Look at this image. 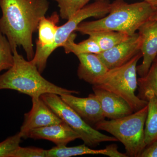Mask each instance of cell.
I'll return each instance as SVG.
<instances>
[{"mask_svg": "<svg viewBox=\"0 0 157 157\" xmlns=\"http://www.w3.org/2000/svg\"><path fill=\"white\" fill-rule=\"evenodd\" d=\"M88 35L97 42L102 52L113 48L129 37L125 33L116 31L95 32Z\"/></svg>", "mask_w": 157, "mask_h": 157, "instance_id": "d6986e66", "label": "cell"}, {"mask_svg": "<svg viewBox=\"0 0 157 157\" xmlns=\"http://www.w3.org/2000/svg\"><path fill=\"white\" fill-rule=\"evenodd\" d=\"M12 52L14 63L7 72L0 75V90H14L32 98L47 93L59 96L79 94V92L60 87L44 78L36 65L18 53L17 47L12 48Z\"/></svg>", "mask_w": 157, "mask_h": 157, "instance_id": "3957f363", "label": "cell"}, {"mask_svg": "<svg viewBox=\"0 0 157 157\" xmlns=\"http://www.w3.org/2000/svg\"><path fill=\"white\" fill-rule=\"evenodd\" d=\"M156 14L155 7L145 1L128 4L124 0H115L111 3L108 15L94 21L82 22L76 31L88 35L95 32L116 31L132 36Z\"/></svg>", "mask_w": 157, "mask_h": 157, "instance_id": "7a4b0ae2", "label": "cell"}, {"mask_svg": "<svg viewBox=\"0 0 157 157\" xmlns=\"http://www.w3.org/2000/svg\"><path fill=\"white\" fill-rule=\"evenodd\" d=\"M111 3L108 0H97L94 2L86 5L76 12L67 21L59 26L53 44L44 48H36L33 58L30 61L36 66L40 73L43 72L47 60L54 51L62 47L70 35L76 31L78 25L84 20L90 17L101 18L108 14Z\"/></svg>", "mask_w": 157, "mask_h": 157, "instance_id": "8992f818", "label": "cell"}, {"mask_svg": "<svg viewBox=\"0 0 157 157\" xmlns=\"http://www.w3.org/2000/svg\"><path fill=\"white\" fill-rule=\"evenodd\" d=\"M153 17H154V18H155V19H157V14H155L154 16Z\"/></svg>", "mask_w": 157, "mask_h": 157, "instance_id": "4316f807", "label": "cell"}, {"mask_svg": "<svg viewBox=\"0 0 157 157\" xmlns=\"http://www.w3.org/2000/svg\"><path fill=\"white\" fill-rule=\"evenodd\" d=\"M138 31L141 39L140 50L143 61L137 67V73L143 77L157 57V19L153 17L140 26Z\"/></svg>", "mask_w": 157, "mask_h": 157, "instance_id": "30bf717a", "label": "cell"}, {"mask_svg": "<svg viewBox=\"0 0 157 157\" xmlns=\"http://www.w3.org/2000/svg\"><path fill=\"white\" fill-rule=\"evenodd\" d=\"M28 138L48 140L57 146H67L71 141L80 138V136L67 124L63 121L60 123L33 129L25 137Z\"/></svg>", "mask_w": 157, "mask_h": 157, "instance_id": "7c38bea8", "label": "cell"}, {"mask_svg": "<svg viewBox=\"0 0 157 157\" xmlns=\"http://www.w3.org/2000/svg\"><path fill=\"white\" fill-rule=\"evenodd\" d=\"M12 157H47V150L35 147H19Z\"/></svg>", "mask_w": 157, "mask_h": 157, "instance_id": "cb8c5ba5", "label": "cell"}, {"mask_svg": "<svg viewBox=\"0 0 157 157\" xmlns=\"http://www.w3.org/2000/svg\"><path fill=\"white\" fill-rule=\"evenodd\" d=\"M63 101L68 104L82 119L89 124H94L105 119L101 104L94 94L87 98L75 97L72 94L60 96Z\"/></svg>", "mask_w": 157, "mask_h": 157, "instance_id": "8fae6325", "label": "cell"}, {"mask_svg": "<svg viewBox=\"0 0 157 157\" xmlns=\"http://www.w3.org/2000/svg\"><path fill=\"white\" fill-rule=\"evenodd\" d=\"M148 111L147 105L124 117L104 120L95 125L97 130L106 131L123 144L128 157H140L146 147L144 126Z\"/></svg>", "mask_w": 157, "mask_h": 157, "instance_id": "277c9868", "label": "cell"}, {"mask_svg": "<svg viewBox=\"0 0 157 157\" xmlns=\"http://www.w3.org/2000/svg\"><path fill=\"white\" fill-rule=\"evenodd\" d=\"M140 157H157V142L147 146Z\"/></svg>", "mask_w": 157, "mask_h": 157, "instance_id": "d4e9b609", "label": "cell"}, {"mask_svg": "<svg viewBox=\"0 0 157 157\" xmlns=\"http://www.w3.org/2000/svg\"><path fill=\"white\" fill-rule=\"evenodd\" d=\"M59 9V16L67 20L73 14L87 5L90 0H54Z\"/></svg>", "mask_w": 157, "mask_h": 157, "instance_id": "ffe728a7", "label": "cell"}, {"mask_svg": "<svg viewBox=\"0 0 157 157\" xmlns=\"http://www.w3.org/2000/svg\"><path fill=\"white\" fill-rule=\"evenodd\" d=\"M48 0H0V31L12 48L21 46L28 60L35 52L33 35L49 9Z\"/></svg>", "mask_w": 157, "mask_h": 157, "instance_id": "6da1fadb", "label": "cell"}, {"mask_svg": "<svg viewBox=\"0 0 157 157\" xmlns=\"http://www.w3.org/2000/svg\"><path fill=\"white\" fill-rule=\"evenodd\" d=\"M14 63V56L9 40L0 31V73L8 70Z\"/></svg>", "mask_w": 157, "mask_h": 157, "instance_id": "7402d4cb", "label": "cell"}, {"mask_svg": "<svg viewBox=\"0 0 157 157\" xmlns=\"http://www.w3.org/2000/svg\"><path fill=\"white\" fill-rule=\"evenodd\" d=\"M21 138L18 133L0 142V157H12L19 147Z\"/></svg>", "mask_w": 157, "mask_h": 157, "instance_id": "603a6c76", "label": "cell"}, {"mask_svg": "<svg viewBox=\"0 0 157 157\" xmlns=\"http://www.w3.org/2000/svg\"><path fill=\"white\" fill-rule=\"evenodd\" d=\"M33 107L30 111L25 113L20 131L22 138L33 129L60 123L63 121L47 106L40 97L32 98Z\"/></svg>", "mask_w": 157, "mask_h": 157, "instance_id": "9c48e42d", "label": "cell"}, {"mask_svg": "<svg viewBox=\"0 0 157 157\" xmlns=\"http://www.w3.org/2000/svg\"><path fill=\"white\" fill-rule=\"evenodd\" d=\"M142 57L140 52L123 66L108 70L93 86L107 90L121 97L134 112L142 109L148 102L135 94L138 86L137 65Z\"/></svg>", "mask_w": 157, "mask_h": 157, "instance_id": "5b68a950", "label": "cell"}, {"mask_svg": "<svg viewBox=\"0 0 157 157\" xmlns=\"http://www.w3.org/2000/svg\"><path fill=\"white\" fill-rule=\"evenodd\" d=\"M85 155H103L110 157H127L126 154L118 151L116 144L108 145L104 149L94 150L85 144L68 147L56 146L47 150V157H70Z\"/></svg>", "mask_w": 157, "mask_h": 157, "instance_id": "9a60e30c", "label": "cell"}, {"mask_svg": "<svg viewBox=\"0 0 157 157\" xmlns=\"http://www.w3.org/2000/svg\"><path fill=\"white\" fill-rule=\"evenodd\" d=\"M93 90L100 102L105 118L116 119L134 113L128 102L121 97L100 88L93 86Z\"/></svg>", "mask_w": 157, "mask_h": 157, "instance_id": "4fadbf2b", "label": "cell"}, {"mask_svg": "<svg viewBox=\"0 0 157 157\" xmlns=\"http://www.w3.org/2000/svg\"><path fill=\"white\" fill-rule=\"evenodd\" d=\"M138 97L148 102L144 127V141L147 147L157 142V97L150 90L140 93Z\"/></svg>", "mask_w": 157, "mask_h": 157, "instance_id": "2e32d148", "label": "cell"}, {"mask_svg": "<svg viewBox=\"0 0 157 157\" xmlns=\"http://www.w3.org/2000/svg\"><path fill=\"white\" fill-rule=\"evenodd\" d=\"M139 93L150 90L157 97V61L155 59L148 73L143 77L137 79Z\"/></svg>", "mask_w": 157, "mask_h": 157, "instance_id": "44dd1931", "label": "cell"}, {"mask_svg": "<svg viewBox=\"0 0 157 157\" xmlns=\"http://www.w3.org/2000/svg\"><path fill=\"white\" fill-rule=\"evenodd\" d=\"M59 15L54 12L50 16H45L40 20L38 25L39 33L36 41V48L48 47L53 44L59 27Z\"/></svg>", "mask_w": 157, "mask_h": 157, "instance_id": "e0dca14e", "label": "cell"}, {"mask_svg": "<svg viewBox=\"0 0 157 157\" xmlns=\"http://www.w3.org/2000/svg\"><path fill=\"white\" fill-rule=\"evenodd\" d=\"M40 98L63 121L79 135L80 139L89 147H95L102 142L118 141L113 136L102 134L91 126L59 95L47 93L42 95Z\"/></svg>", "mask_w": 157, "mask_h": 157, "instance_id": "52a82bcc", "label": "cell"}, {"mask_svg": "<svg viewBox=\"0 0 157 157\" xmlns=\"http://www.w3.org/2000/svg\"><path fill=\"white\" fill-rule=\"evenodd\" d=\"M76 56L79 62L77 76L79 79L93 86L109 70L96 54L82 53Z\"/></svg>", "mask_w": 157, "mask_h": 157, "instance_id": "5bb4252c", "label": "cell"}, {"mask_svg": "<svg viewBox=\"0 0 157 157\" xmlns=\"http://www.w3.org/2000/svg\"><path fill=\"white\" fill-rule=\"evenodd\" d=\"M156 60H157V57H156Z\"/></svg>", "mask_w": 157, "mask_h": 157, "instance_id": "f1b7e54d", "label": "cell"}, {"mask_svg": "<svg viewBox=\"0 0 157 157\" xmlns=\"http://www.w3.org/2000/svg\"><path fill=\"white\" fill-rule=\"evenodd\" d=\"M156 14H157V5L156 6Z\"/></svg>", "mask_w": 157, "mask_h": 157, "instance_id": "83f0119b", "label": "cell"}, {"mask_svg": "<svg viewBox=\"0 0 157 157\" xmlns=\"http://www.w3.org/2000/svg\"><path fill=\"white\" fill-rule=\"evenodd\" d=\"M152 5L156 9L157 5V0H144Z\"/></svg>", "mask_w": 157, "mask_h": 157, "instance_id": "484cf974", "label": "cell"}, {"mask_svg": "<svg viewBox=\"0 0 157 157\" xmlns=\"http://www.w3.org/2000/svg\"><path fill=\"white\" fill-rule=\"evenodd\" d=\"M141 39L135 33L123 42L97 55L108 70L123 66L140 52Z\"/></svg>", "mask_w": 157, "mask_h": 157, "instance_id": "ba28073f", "label": "cell"}, {"mask_svg": "<svg viewBox=\"0 0 157 157\" xmlns=\"http://www.w3.org/2000/svg\"><path fill=\"white\" fill-rule=\"evenodd\" d=\"M76 35L73 33L62 47L67 54L73 53L75 55L82 53H94L98 54L102 52L101 48L92 38L87 39L78 43L74 42Z\"/></svg>", "mask_w": 157, "mask_h": 157, "instance_id": "ac0fdd59", "label": "cell"}]
</instances>
